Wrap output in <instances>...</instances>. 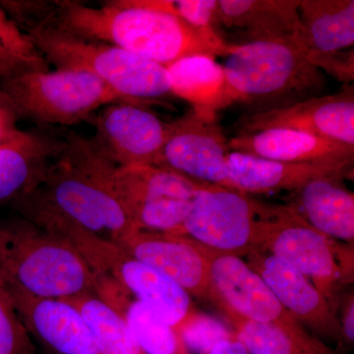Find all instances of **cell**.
I'll return each instance as SVG.
<instances>
[{
    "label": "cell",
    "instance_id": "1",
    "mask_svg": "<svg viewBox=\"0 0 354 354\" xmlns=\"http://www.w3.org/2000/svg\"><path fill=\"white\" fill-rule=\"evenodd\" d=\"M44 25L79 38L113 44L165 67L194 55L225 57L234 46L218 34L140 6L137 0H111L100 7L62 0Z\"/></svg>",
    "mask_w": 354,
    "mask_h": 354
},
{
    "label": "cell",
    "instance_id": "2",
    "mask_svg": "<svg viewBox=\"0 0 354 354\" xmlns=\"http://www.w3.org/2000/svg\"><path fill=\"white\" fill-rule=\"evenodd\" d=\"M114 167L88 139L67 133L38 185L12 206L19 214H51L106 241H120L137 230L111 187Z\"/></svg>",
    "mask_w": 354,
    "mask_h": 354
},
{
    "label": "cell",
    "instance_id": "3",
    "mask_svg": "<svg viewBox=\"0 0 354 354\" xmlns=\"http://www.w3.org/2000/svg\"><path fill=\"white\" fill-rule=\"evenodd\" d=\"M0 272L37 297L70 299L97 288L94 272L71 242L22 216L0 220Z\"/></svg>",
    "mask_w": 354,
    "mask_h": 354
},
{
    "label": "cell",
    "instance_id": "4",
    "mask_svg": "<svg viewBox=\"0 0 354 354\" xmlns=\"http://www.w3.org/2000/svg\"><path fill=\"white\" fill-rule=\"evenodd\" d=\"M225 58L221 66L230 88L239 102L253 106V113L317 97L326 84L323 72L309 62L306 48L298 43L234 44Z\"/></svg>",
    "mask_w": 354,
    "mask_h": 354
},
{
    "label": "cell",
    "instance_id": "5",
    "mask_svg": "<svg viewBox=\"0 0 354 354\" xmlns=\"http://www.w3.org/2000/svg\"><path fill=\"white\" fill-rule=\"evenodd\" d=\"M48 64L84 70L132 104L171 97L167 67L113 44L79 38L50 25L25 32Z\"/></svg>",
    "mask_w": 354,
    "mask_h": 354
},
{
    "label": "cell",
    "instance_id": "6",
    "mask_svg": "<svg viewBox=\"0 0 354 354\" xmlns=\"http://www.w3.org/2000/svg\"><path fill=\"white\" fill-rule=\"evenodd\" d=\"M0 88L19 118L41 124H76L108 104L127 102L97 77L74 68L23 72L0 79Z\"/></svg>",
    "mask_w": 354,
    "mask_h": 354
},
{
    "label": "cell",
    "instance_id": "7",
    "mask_svg": "<svg viewBox=\"0 0 354 354\" xmlns=\"http://www.w3.org/2000/svg\"><path fill=\"white\" fill-rule=\"evenodd\" d=\"M307 223L297 209L266 205L259 250L283 261L304 274L333 305L335 290L351 272V254ZM335 308V307H334Z\"/></svg>",
    "mask_w": 354,
    "mask_h": 354
},
{
    "label": "cell",
    "instance_id": "8",
    "mask_svg": "<svg viewBox=\"0 0 354 354\" xmlns=\"http://www.w3.org/2000/svg\"><path fill=\"white\" fill-rule=\"evenodd\" d=\"M111 183L137 230L176 235L206 185L155 165L114 167Z\"/></svg>",
    "mask_w": 354,
    "mask_h": 354
},
{
    "label": "cell",
    "instance_id": "9",
    "mask_svg": "<svg viewBox=\"0 0 354 354\" xmlns=\"http://www.w3.org/2000/svg\"><path fill=\"white\" fill-rule=\"evenodd\" d=\"M265 208L239 191L206 184L193 198L179 235L208 250L243 257L259 250Z\"/></svg>",
    "mask_w": 354,
    "mask_h": 354
},
{
    "label": "cell",
    "instance_id": "10",
    "mask_svg": "<svg viewBox=\"0 0 354 354\" xmlns=\"http://www.w3.org/2000/svg\"><path fill=\"white\" fill-rule=\"evenodd\" d=\"M81 253L95 274L111 279L152 309L176 333L195 311L190 295L181 286L133 257L115 242L88 236L81 245Z\"/></svg>",
    "mask_w": 354,
    "mask_h": 354
},
{
    "label": "cell",
    "instance_id": "11",
    "mask_svg": "<svg viewBox=\"0 0 354 354\" xmlns=\"http://www.w3.org/2000/svg\"><path fill=\"white\" fill-rule=\"evenodd\" d=\"M230 152L216 113L191 108L167 123V138L156 167L197 183L234 190L228 174Z\"/></svg>",
    "mask_w": 354,
    "mask_h": 354
},
{
    "label": "cell",
    "instance_id": "12",
    "mask_svg": "<svg viewBox=\"0 0 354 354\" xmlns=\"http://www.w3.org/2000/svg\"><path fill=\"white\" fill-rule=\"evenodd\" d=\"M88 139L101 157L118 167L157 165L167 138V123L140 104L113 102L91 118Z\"/></svg>",
    "mask_w": 354,
    "mask_h": 354
},
{
    "label": "cell",
    "instance_id": "13",
    "mask_svg": "<svg viewBox=\"0 0 354 354\" xmlns=\"http://www.w3.org/2000/svg\"><path fill=\"white\" fill-rule=\"evenodd\" d=\"M206 252L211 281L209 300L223 313L235 314L253 322L299 323L241 257L208 249Z\"/></svg>",
    "mask_w": 354,
    "mask_h": 354
},
{
    "label": "cell",
    "instance_id": "14",
    "mask_svg": "<svg viewBox=\"0 0 354 354\" xmlns=\"http://www.w3.org/2000/svg\"><path fill=\"white\" fill-rule=\"evenodd\" d=\"M239 124L241 133L281 128L354 147L353 86L337 94L317 95L285 108L245 114Z\"/></svg>",
    "mask_w": 354,
    "mask_h": 354
},
{
    "label": "cell",
    "instance_id": "15",
    "mask_svg": "<svg viewBox=\"0 0 354 354\" xmlns=\"http://www.w3.org/2000/svg\"><path fill=\"white\" fill-rule=\"evenodd\" d=\"M128 254L162 272L190 297L211 295L206 249L184 235L137 232L115 242Z\"/></svg>",
    "mask_w": 354,
    "mask_h": 354
},
{
    "label": "cell",
    "instance_id": "16",
    "mask_svg": "<svg viewBox=\"0 0 354 354\" xmlns=\"http://www.w3.org/2000/svg\"><path fill=\"white\" fill-rule=\"evenodd\" d=\"M247 257L249 267L298 322L318 334L342 341L341 321L335 316L334 307L307 277L264 251H253Z\"/></svg>",
    "mask_w": 354,
    "mask_h": 354
},
{
    "label": "cell",
    "instance_id": "17",
    "mask_svg": "<svg viewBox=\"0 0 354 354\" xmlns=\"http://www.w3.org/2000/svg\"><path fill=\"white\" fill-rule=\"evenodd\" d=\"M31 339L50 354H100L83 317L64 299L34 297L6 281Z\"/></svg>",
    "mask_w": 354,
    "mask_h": 354
},
{
    "label": "cell",
    "instance_id": "18",
    "mask_svg": "<svg viewBox=\"0 0 354 354\" xmlns=\"http://www.w3.org/2000/svg\"><path fill=\"white\" fill-rule=\"evenodd\" d=\"M227 162L232 187L243 194L297 191L321 177H346L353 172V160L278 162L234 151L228 153Z\"/></svg>",
    "mask_w": 354,
    "mask_h": 354
},
{
    "label": "cell",
    "instance_id": "19",
    "mask_svg": "<svg viewBox=\"0 0 354 354\" xmlns=\"http://www.w3.org/2000/svg\"><path fill=\"white\" fill-rule=\"evenodd\" d=\"M299 0H218L216 31L252 41L300 44Z\"/></svg>",
    "mask_w": 354,
    "mask_h": 354
},
{
    "label": "cell",
    "instance_id": "20",
    "mask_svg": "<svg viewBox=\"0 0 354 354\" xmlns=\"http://www.w3.org/2000/svg\"><path fill=\"white\" fill-rule=\"evenodd\" d=\"M62 140L30 130L0 145V206L31 193L62 150Z\"/></svg>",
    "mask_w": 354,
    "mask_h": 354
},
{
    "label": "cell",
    "instance_id": "21",
    "mask_svg": "<svg viewBox=\"0 0 354 354\" xmlns=\"http://www.w3.org/2000/svg\"><path fill=\"white\" fill-rule=\"evenodd\" d=\"M230 151L266 160L310 162L327 160H353L354 147L295 130H263L239 133L228 140Z\"/></svg>",
    "mask_w": 354,
    "mask_h": 354
},
{
    "label": "cell",
    "instance_id": "22",
    "mask_svg": "<svg viewBox=\"0 0 354 354\" xmlns=\"http://www.w3.org/2000/svg\"><path fill=\"white\" fill-rule=\"evenodd\" d=\"M346 176L321 177L297 192V213L312 227L330 239H354V195L346 187Z\"/></svg>",
    "mask_w": 354,
    "mask_h": 354
},
{
    "label": "cell",
    "instance_id": "23",
    "mask_svg": "<svg viewBox=\"0 0 354 354\" xmlns=\"http://www.w3.org/2000/svg\"><path fill=\"white\" fill-rule=\"evenodd\" d=\"M171 95L191 108L216 113L239 102L216 58L194 55L167 67Z\"/></svg>",
    "mask_w": 354,
    "mask_h": 354
},
{
    "label": "cell",
    "instance_id": "24",
    "mask_svg": "<svg viewBox=\"0 0 354 354\" xmlns=\"http://www.w3.org/2000/svg\"><path fill=\"white\" fill-rule=\"evenodd\" d=\"M95 293L127 323L144 354H187L174 328L111 279L95 274Z\"/></svg>",
    "mask_w": 354,
    "mask_h": 354
},
{
    "label": "cell",
    "instance_id": "25",
    "mask_svg": "<svg viewBox=\"0 0 354 354\" xmlns=\"http://www.w3.org/2000/svg\"><path fill=\"white\" fill-rule=\"evenodd\" d=\"M300 44L307 50L339 51L354 44L353 0H299Z\"/></svg>",
    "mask_w": 354,
    "mask_h": 354
},
{
    "label": "cell",
    "instance_id": "26",
    "mask_svg": "<svg viewBox=\"0 0 354 354\" xmlns=\"http://www.w3.org/2000/svg\"><path fill=\"white\" fill-rule=\"evenodd\" d=\"M225 315L234 326L235 337L250 354H337L300 323L253 322L232 313Z\"/></svg>",
    "mask_w": 354,
    "mask_h": 354
},
{
    "label": "cell",
    "instance_id": "27",
    "mask_svg": "<svg viewBox=\"0 0 354 354\" xmlns=\"http://www.w3.org/2000/svg\"><path fill=\"white\" fill-rule=\"evenodd\" d=\"M64 300L83 317L100 354H144L123 317L97 293Z\"/></svg>",
    "mask_w": 354,
    "mask_h": 354
},
{
    "label": "cell",
    "instance_id": "28",
    "mask_svg": "<svg viewBox=\"0 0 354 354\" xmlns=\"http://www.w3.org/2000/svg\"><path fill=\"white\" fill-rule=\"evenodd\" d=\"M0 354H35L34 344L0 272Z\"/></svg>",
    "mask_w": 354,
    "mask_h": 354
},
{
    "label": "cell",
    "instance_id": "29",
    "mask_svg": "<svg viewBox=\"0 0 354 354\" xmlns=\"http://www.w3.org/2000/svg\"><path fill=\"white\" fill-rule=\"evenodd\" d=\"M177 335L186 351L198 354H209L216 344L235 337L221 321L196 311L186 319Z\"/></svg>",
    "mask_w": 354,
    "mask_h": 354
},
{
    "label": "cell",
    "instance_id": "30",
    "mask_svg": "<svg viewBox=\"0 0 354 354\" xmlns=\"http://www.w3.org/2000/svg\"><path fill=\"white\" fill-rule=\"evenodd\" d=\"M137 1L140 6L176 16L179 19L185 21L197 29L218 34L216 31L218 0H137Z\"/></svg>",
    "mask_w": 354,
    "mask_h": 354
},
{
    "label": "cell",
    "instance_id": "31",
    "mask_svg": "<svg viewBox=\"0 0 354 354\" xmlns=\"http://www.w3.org/2000/svg\"><path fill=\"white\" fill-rule=\"evenodd\" d=\"M0 41L4 46L18 57L48 69V64L43 55L37 50L29 38L10 19L0 6Z\"/></svg>",
    "mask_w": 354,
    "mask_h": 354
},
{
    "label": "cell",
    "instance_id": "32",
    "mask_svg": "<svg viewBox=\"0 0 354 354\" xmlns=\"http://www.w3.org/2000/svg\"><path fill=\"white\" fill-rule=\"evenodd\" d=\"M307 58L314 66L326 72L342 83L353 82L354 79V51L307 50Z\"/></svg>",
    "mask_w": 354,
    "mask_h": 354
},
{
    "label": "cell",
    "instance_id": "33",
    "mask_svg": "<svg viewBox=\"0 0 354 354\" xmlns=\"http://www.w3.org/2000/svg\"><path fill=\"white\" fill-rule=\"evenodd\" d=\"M17 111L8 95L0 88V145L17 137L22 130L17 127Z\"/></svg>",
    "mask_w": 354,
    "mask_h": 354
},
{
    "label": "cell",
    "instance_id": "34",
    "mask_svg": "<svg viewBox=\"0 0 354 354\" xmlns=\"http://www.w3.org/2000/svg\"><path fill=\"white\" fill-rule=\"evenodd\" d=\"M34 62L18 57L7 50L0 41V79L10 78L26 71H48Z\"/></svg>",
    "mask_w": 354,
    "mask_h": 354
},
{
    "label": "cell",
    "instance_id": "35",
    "mask_svg": "<svg viewBox=\"0 0 354 354\" xmlns=\"http://www.w3.org/2000/svg\"><path fill=\"white\" fill-rule=\"evenodd\" d=\"M341 329L342 341L344 339L348 344H353L354 339V301L353 297L349 299L348 304L344 309Z\"/></svg>",
    "mask_w": 354,
    "mask_h": 354
},
{
    "label": "cell",
    "instance_id": "36",
    "mask_svg": "<svg viewBox=\"0 0 354 354\" xmlns=\"http://www.w3.org/2000/svg\"><path fill=\"white\" fill-rule=\"evenodd\" d=\"M209 354H250L245 346L236 337L227 339L216 344Z\"/></svg>",
    "mask_w": 354,
    "mask_h": 354
}]
</instances>
